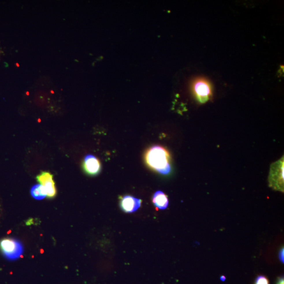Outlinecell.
Instances as JSON below:
<instances>
[{"label":"cell","mask_w":284,"mask_h":284,"mask_svg":"<svg viewBox=\"0 0 284 284\" xmlns=\"http://www.w3.org/2000/svg\"><path fill=\"white\" fill-rule=\"evenodd\" d=\"M144 158L147 165L153 170L165 175L171 172L170 153L163 147L154 145L149 147Z\"/></svg>","instance_id":"6da1fadb"},{"label":"cell","mask_w":284,"mask_h":284,"mask_svg":"<svg viewBox=\"0 0 284 284\" xmlns=\"http://www.w3.org/2000/svg\"><path fill=\"white\" fill-rule=\"evenodd\" d=\"M0 250L4 257L9 261L19 259L23 253V246L18 240L5 238L0 240Z\"/></svg>","instance_id":"7a4b0ae2"},{"label":"cell","mask_w":284,"mask_h":284,"mask_svg":"<svg viewBox=\"0 0 284 284\" xmlns=\"http://www.w3.org/2000/svg\"><path fill=\"white\" fill-rule=\"evenodd\" d=\"M284 157L270 166L268 182L270 188L284 192Z\"/></svg>","instance_id":"3957f363"},{"label":"cell","mask_w":284,"mask_h":284,"mask_svg":"<svg viewBox=\"0 0 284 284\" xmlns=\"http://www.w3.org/2000/svg\"><path fill=\"white\" fill-rule=\"evenodd\" d=\"M192 89L196 100L201 104L207 102L212 95L211 84L205 79H195L192 83Z\"/></svg>","instance_id":"277c9868"},{"label":"cell","mask_w":284,"mask_h":284,"mask_svg":"<svg viewBox=\"0 0 284 284\" xmlns=\"http://www.w3.org/2000/svg\"><path fill=\"white\" fill-rule=\"evenodd\" d=\"M36 180L44 187L47 193V197L52 199L56 196L57 191L55 182L53 180V176L49 172L43 171L36 176Z\"/></svg>","instance_id":"5b68a950"},{"label":"cell","mask_w":284,"mask_h":284,"mask_svg":"<svg viewBox=\"0 0 284 284\" xmlns=\"http://www.w3.org/2000/svg\"><path fill=\"white\" fill-rule=\"evenodd\" d=\"M83 168L85 173L90 176L98 175L101 170L99 159L93 155L85 156L83 162Z\"/></svg>","instance_id":"8992f818"},{"label":"cell","mask_w":284,"mask_h":284,"mask_svg":"<svg viewBox=\"0 0 284 284\" xmlns=\"http://www.w3.org/2000/svg\"><path fill=\"white\" fill-rule=\"evenodd\" d=\"M141 199L130 195L122 197L120 201V208L126 213L135 212L141 207Z\"/></svg>","instance_id":"52a82bcc"},{"label":"cell","mask_w":284,"mask_h":284,"mask_svg":"<svg viewBox=\"0 0 284 284\" xmlns=\"http://www.w3.org/2000/svg\"><path fill=\"white\" fill-rule=\"evenodd\" d=\"M152 201L156 207L163 210L168 205V199L165 194L161 190L156 191L152 197Z\"/></svg>","instance_id":"ba28073f"},{"label":"cell","mask_w":284,"mask_h":284,"mask_svg":"<svg viewBox=\"0 0 284 284\" xmlns=\"http://www.w3.org/2000/svg\"><path fill=\"white\" fill-rule=\"evenodd\" d=\"M31 194L34 198L38 200L43 199L47 197V193L44 187L40 184L35 185L31 188Z\"/></svg>","instance_id":"9c48e42d"},{"label":"cell","mask_w":284,"mask_h":284,"mask_svg":"<svg viewBox=\"0 0 284 284\" xmlns=\"http://www.w3.org/2000/svg\"><path fill=\"white\" fill-rule=\"evenodd\" d=\"M255 284H270V281L265 276H259L256 279Z\"/></svg>","instance_id":"30bf717a"},{"label":"cell","mask_w":284,"mask_h":284,"mask_svg":"<svg viewBox=\"0 0 284 284\" xmlns=\"http://www.w3.org/2000/svg\"><path fill=\"white\" fill-rule=\"evenodd\" d=\"M284 247H283L281 248V249H280L279 252V254H278V257H279V259L280 261H281V263L283 264H284Z\"/></svg>","instance_id":"8fae6325"},{"label":"cell","mask_w":284,"mask_h":284,"mask_svg":"<svg viewBox=\"0 0 284 284\" xmlns=\"http://www.w3.org/2000/svg\"><path fill=\"white\" fill-rule=\"evenodd\" d=\"M276 284H284V279L283 276H281V277H278L277 281L276 282Z\"/></svg>","instance_id":"7c38bea8"},{"label":"cell","mask_w":284,"mask_h":284,"mask_svg":"<svg viewBox=\"0 0 284 284\" xmlns=\"http://www.w3.org/2000/svg\"><path fill=\"white\" fill-rule=\"evenodd\" d=\"M220 279H221V280H222V281H225L226 278L224 276H221V277H220Z\"/></svg>","instance_id":"4fadbf2b"}]
</instances>
